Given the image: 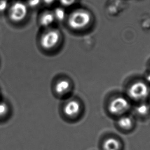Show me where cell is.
<instances>
[{"instance_id": "1", "label": "cell", "mask_w": 150, "mask_h": 150, "mask_svg": "<svg viewBox=\"0 0 150 150\" xmlns=\"http://www.w3.org/2000/svg\"><path fill=\"white\" fill-rule=\"evenodd\" d=\"M92 20V16L88 11L83 9H79L73 11L67 19L69 27L74 30H81L90 24Z\"/></svg>"}, {"instance_id": "2", "label": "cell", "mask_w": 150, "mask_h": 150, "mask_svg": "<svg viewBox=\"0 0 150 150\" xmlns=\"http://www.w3.org/2000/svg\"><path fill=\"white\" fill-rule=\"evenodd\" d=\"M127 93L133 100L142 101L148 97L150 94V88L146 83L138 81L129 86Z\"/></svg>"}, {"instance_id": "3", "label": "cell", "mask_w": 150, "mask_h": 150, "mask_svg": "<svg viewBox=\"0 0 150 150\" xmlns=\"http://www.w3.org/2000/svg\"><path fill=\"white\" fill-rule=\"evenodd\" d=\"M61 38L60 31L57 29L52 28L43 33L40 39V45L46 50H50L58 44Z\"/></svg>"}, {"instance_id": "4", "label": "cell", "mask_w": 150, "mask_h": 150, "mask_svg": "<svg viewBox=\"0 0 150 150\" xmlns=\"http://www.w3.org/2000/svg\"><path fill=\"white\" fill-rule=\"evenodd\" d=\"M129 102L127 98L122 96H117L113 98L109 103L108 111L114 115H121L129 108Z\"/></svg>"}, {"instance_id": "5", "label": "cell", "mask_w": 150, "mask_h": 150, "mask_svg": "<svg viewBox=\"0 0 150 150\" xmlns=\"http://www.w3.org/2000/svg\"><path fill=\"white\" fill-rule=\"evenodd\" d=\"M28 14V6L23 2L18 1L14 3L10 8L9 17L11 21L19 23L23 21Z\"/></svg>"}, {"instance_id": "6", "label": "cell", "mask_w": 150, "mask_h": 150, "mask_svg": "<svg viewBox=\"0 0 150 150\" xmlns=\"http://www.w3.org/2000/svg\"><path fill=\"white\" fill-rule=\"evenodd\" d=\"M63 110L67 117H75L79 114L81 110V105L77 100H71L65 104Z\"/></svg>"}, {"instance_id": "7", "label": "cell", "mask_w": 150, "mask_h": 150, "mask_svg": "<svg viewBox=\"0 0 150 150\" xmlns=\"http://www.w3.org/2000/svg\"><path fill=\"white\" fill-rule=\"evenodd\" d=\"M121 144L114 137H109L104 140L102 148L103 150H120Z\"/></svg>"}, {"instance_id": "8", "label": "cell", "mask_w": 150, "mask_h": 150, "mask_svg": "<svg viewBox=\"0 0 150 150\" xmlns=\"http://www.w3.org/2000/svg\"><path fill=\"white\" fill-rule=\"evenodd\" d=\"M55 20L54 15L52 11H46L43 13L40 17V25L42 27H47L52 25Z\"/></svg>"}, {"instance_id": "9", "label": "cell", "mask_w": 150, "mask_h": 150, "mask_svg": "<svg viewBox=\"0 0 150 150\" xmlns=\"http://www.w3.org/2000/svg\"><path fill=\"white\" fill-rule=\"evenodd\" d=\"M117 124L119 127L125 130L131 129L133 127V121L132 118L129 116L123 115L119 118Z\"/></svg>"}, {"instance_id": "10", "label": "cell", "mask_w": 150, "mask_h": 150, "mask_svg": "<svg viewBox=\"0 0 150 150\" xmlns=\"http://www.w3.org/2000/svg\"><path fill=\"white\" fill-rule=\"evenodd\" d=\"M70 83L67 80H61L57 83L55 86V91L59 95L65 94L69 89Z\"/></svg>"}, {"instance_id": "11", "label": "cell", "mask_w": 150, "mask_h": 150, "mask_svg": "<svg viewBox=\"0 0 150 150\" xmlns=\"http://www.w3.org/2000/svg\"><path fill=\"white\" fill-rule=\"evenodd\" d=\"M150 108L149 105L145 103H142L139 104L136 108V112L138 114L141 116H145L149 112Z\"/></svg>"}, {"instance_id": "12", "label": "cell", "mask_w": 150, "mask_h": 150, "mask_svg": "<svg viewBox=\"0 0 150 150\" xmlns=\"http://www.w3.org/2000/svg\"><path fill=\"white\" fill-rule=\"evenodd\" d=\"M53 12L55 20L59 21H62L66 17V12L64 9L61 7H58L54 9Z\"/></svg>"}, {"instance_id": "13", "label": "cell", "mask_w": 150, "mask_h": 150, "mask_svg": "<svg viewBox=\"0 0 150 150\" xmlns=\"http://www.w3.org/2000/svg\"><path fill=\"white\" fill-rule=\"evenodd\" d=\"M8 112V107L4 103H0V117L6 115Z\"/></svg>"}, {"instance_id": "14", "label": "cell", "mask_w": 150, "mask_h": 150, "mask_svg": "<svg viewBox=\"0 0 150 150\" xmlns=\"http://www.w3.org/2000/svg\"><path fill=\"white\" fill-rule=\"evenodd\" d=\"M42 0H28L27 5L31 8H35L38 6L41 2Z\"/></svg>"}, {"instance_id": "15", "label": "cell", "mask_w": 150, "mask_h": 150, "mask_svg": "<svg viewBox=\"0 0 150 150\" xmlns=\"http://www.w3.org/2000/svg\"><path fill=\"white\" fill-rule=\"evenodd\" d=\"M76 0H59L61 4L64 7H70L75 4Z\"/></svg>"}, {"instance_id": "16", "label": "cell", "mask_w": 150, "mask_h": 150, "mask_svg": "<svg viewBox=\"0 0 150 150\" xmlns=\"http://www.w3.org/2000/svg\"><path fill=\"white\" fill-rule=\"evenodd\" d=\"M8 3L7 0H0V13H3L6 10Z\"/></svg>"}, {"instance_id": "17", "label": "cell", "mask_w": 150, "mask_h": 150, "mask_svg": "<svg viewBox=\"0 0 150 150\" xmlns=\"http://www.w3.org/2000/svg\"><path fill=\"white\" fill-rule=\"evenodd\" d=\"M56 0H42V1L46 5L52 4L54 3Z\"/></svg>"}, {"instance_id": "18", "label": "cell", "mask_w": 150, "mask_h": 150, "mask_svg": "<svg viewBox=\"0 0 150 150\" xmlns=\"http://www.w3.org/2000/svg\"><path fill=\"white\" fill-rule=\"evenodd\" d=\"M146 80H147L149 82H150V73L149 74H148V75L146 76Z\"/></svg>"}]
</instances>
